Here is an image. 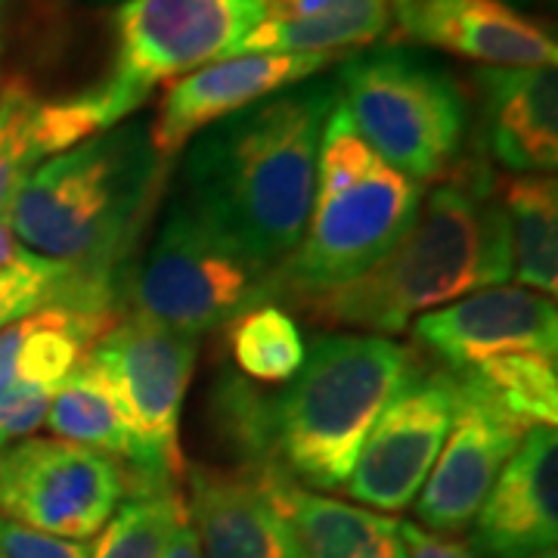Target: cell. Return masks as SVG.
<instances>
[{
	"mask_svg": "<svg viewBox=\"0 0 558 558\" xmlns=\"http://www.w3.org/2000/svg\"><path fill=\"white\" fill-rule=\"evenodd\" d=\"M453 403V373H416L369 428L341 490L373 512H403L413 506L447 440Z\"/></svg>",
	"mask_w": 558,
	"mask_h": 558,
	"instance_id": "8fae6325",
	"label": "cell"
},
{
	"mask_svg": "<svg viewBox=\"0 0 558 558\" xmlns=\"http://www.w3.org/2000/svg\"><path fill=\"white\" fill-rule=\"evenodd\" d=\"M336 60V53H245L208 62L165 90L156 121L149 124L153 146L161 159L171 161L205 128L286 87L317 78Z\"/></svg>",
	"mask_w": 558,
	"mask_h": 558,
	"instance_id": "4fadbf2b",
	"label": "cell"
},
{
	"mask_svg": "<svg viewBox=\"0 0 558 558\" xmlns=\"http://www.w3.org/2000/svg\"><path fill=\"white\" fill-rule=\"evenodd\" d=\"M87 357L109 381L128 428V490L178 487L183 469L180 413L199 357V339L128 314L109 326Z\"/></svg>",
	"mask_w": 558,
	"mask_h": 558,
	"instance_id": "ba28073f",
	"label": "cell"
},
{
	"mask_svg": "<svg viewBox=\"0 0 558 558\" xmlns=\"http://www.w3.org/2000/svg\"><path fill=\"white\" fill-rule=\"evenodd\" d=\"M416 357L385 336H317L299 376L270 395L274 465L307 490H341L381 410L416 376Z\"/></svg>",
	"mask_w": 558,
	"mask_h": 558,
	"instance_id": "277c9868",
	"label": "cell"
},
{
	"mask_svg": "<svg viewBox=\"0 0 558 558\" xmlns=\"http://www.w3.org/2000/svg\"><path fill=\"white\" fill-rule=\"evenodd\" d=\"M481 137L487 153L519 174H553L558 165V78L549 65L475 72Z\"/></svg>",
	"mask_w": 558,
	"mask_h": 558,
	"instance_id": "ac0fdd59",
	"label": "cell"
},
{
	"mask_svg": "<svg viewBox=\"0 0 558 558\" xmlns=\"http://www.w3.org/2000/svg\"><path fill=\"white\" fill-rule=\"evenodd\" d=\"M94 3H124V0H94Z\"/></svg>",
	"mask_w": 558,
	"mask_h": 558,
	"instance_id": "d590c367",
	"label": "cell"
},
{
	"mask_svg": "<svg viewBox=\"0 0 558 558\" xmlns=\"http://www.w3.org/2000/svg\"><path fill=\"white\" fill-rule=\"evenodd\" d=\"M558 357H546L537 351L499 354L459 369L484 398H490L499 410L524 422L527 428L558 422ZM450 373V369H447Z\"/></svg>",
	"mask_w": 558,
	"mask_h": 558,
	"instance_id": "484cf974",
	"label": "cell"
},
{
	"mask_svg": "<svg viewBox=\"0 0 558 558\" xmlns=\"http://www.w3.org/2000/svg\"><path fill=\"white\" fill-rule=\"evenodd\" d=\"M10 7H13V0H0V35H3V20L10 13Z\"/></svg>",
	"mask_w": 558,
	"mask_h": 558,
	"instance_id": "d6a6232c",
	"label": "cell"
},
{
	"mask_svg": "<svg viewBox=\"0 0 558 558\" xmlns=\"http://www.w3.org/2000/svg\"><path fill=\"white\" fill-rule=\"evenodd\" d=\"M190 521L205 558H299L286 515L248 472H190Z\"/></svg>",
	"mask_w": 558,
	"mask_h": 558,
	"instance_id": "d6986e66",
	"label": "cell"
},
{
	"mask_svg": "<svg viewBox=\"0 0 558 558\" xmlns=\"http://www.w3.org/2000/svg\"><path fill=\"white\" fill-rule=\"evenodd\" d=\"M53 304L112 314L119 304V289L81 274L72 264L47 260L20 248L16 258L0 267V329Z\"/></svg>",
	"mask_w": 558,
	"mask_h": 558,
	"instance_id": "cb8c5ba5",
	"label": "cell"
},
{
	"mask_svg": "<svg viewBox=\"0 0 558 558\" xmlns=\"http://www.w3.org/2000/svg\"><path fill=\"white\" fill-rule=\"evenodd\" d=\"M44 422L53 432V438L109 453L119 459L121 465H128L131 459V440H128L119 403L112 398L109 381L102 379V373L90 363V357L81 360L69 373V379L53 391Z\"/></svg>",
	"mask_w": 558,
	"mask_h": 558,
	"instance_id": "d4e9b609",
	"label": "cell"
},
{
	"mask_svg": "<svg viewBox=\"0 0 558 558\" xmlns=\"http://www.w3.org/2000/svg\"><path fill=\"white\" fill-rule=\"evenodd\" d=\"M400 537L407 546V558H472L462 543L438 537L413 521H400Z\"/></svg>",
	"mask_w": 558,
	"mask_h": 558,
	"instance_id": "4dcf8cb0",
	"label": "cell"
},
{
	"mask_svg": "<svg viewBox=\"0 0 558 558\" xmlns=\"http://www.w3.org/2000/svg\"><path fill=\"white\" fill-rule=\"evenodd\" d=\"M286 515L299 558H407L400 521L354 502L323 497L279 472L255 475Z\"/></svg>",
	"mask_w": 558,
	"mask_h": 558,
	"instance_id": "44dd1931",
	"label": "cell"
},
{
	"mask_svg": "<svg viewBox=\"0 0 558 558\" xmlns=\"http://www.w3.org/2000/svg\"><path fill=\"white\" fill-rule=\"evenodd\" d=\"M116 314L53 304L0 329V395L13 385L57 391L109 332Z\"/></svg>",
	"mask_w": 558,
	"mask_h": 558,
	"instance_id": "7402d4cb",
	"label": "cell"
},
{
	"mask_svg": "<svg viewBox=\"0 0 558 558\" xmlns=\"http://www.w3.org/2000/svg\"><path fill=\"white\" fill-rule=\"evenodd\" d=\"M391 35L490 69H556V35L502 0H391Z\"/></svg>",
	"mask_w": 558,
	"mask_h": 558,
	"instance_id": "9a60e30c",
	"label": "cell"
},
{
	"mask_svg": "<svg viewBox=\"0 0 558 558\" xmlns=\"http://www.w3.org/2000/svg\"><path fill=\"white\" fill-rule=\"evenodd\" d=\"M211 425L227 450L240 459L248 475H270L274 465V428L270 395L258 391L233 373H223L211 395Z\"/></svg>",
	"mask_w": 558,
	"mask_h": 558,
	"instance_id": "83f0119b",
	"label": "cell"
},
{
	"mask_svg": "<svg viewBox=\"0 0 558 558\" xmlns=\"http://www.w3.org/2000/svg\"><path fill=\"white\" fill-rule=\"evenodd\" d=\"M339 106L385 165L416 183L444 178L469 131V97L428 53L385 44L341 62Z\"/></svg>",
	"mask_w": 558,
	"mask_h": 558,
	"instance_id": "8992f818",
	"label": "cell"
},
{
	"mask_svg": "<svg viewBox=\"0 0 558 558\" xmlns=\"http://www.w3.org/2000/svg\"><path fill=\"white\" fill-rule=\"evenodd\" d=\"M128 494L119 459L60 438H22L0 447V519L40 534L90 539Z\"/></svg>",
	"mask_w": 558,
	"mask_h": 558,
	"instance_id": "30bf717a",
	"label": "cell"
},
{
	"mask_svg": "<svg viewBox=\"0 0 558 558\" xmlns=\"http://www.w3.org/2000/svg\"><path fill=\"white\" fill-rule=\"evenodd\" d=\"M509 220L512 277L524 289L556 299L558 289V183L549 174H524L499 183Z\"/></svg>",
	"mask_w": 558,
	"mask_h": 558,
	"instance_id": "603a6c76",
	"label": "cell"
},
{
	"mask_svg": "<svg viewBox=\"0 0 558 558\" xmlns=\"http://www.w3.org/2000/svg\"><path fill=\"white\" fill-rule=\"evenodd\" d=\"M527 558H558V556H556V549H543V553H534V556H527Z\"/></svg>",
	"mask_w": 558,
	"mask_h": 558,
	"instance_id": "836d02e7",
	"label": "cell"
},
{
	"mask_svg": "<svg viewBox=\"0 0 558 558\" xmlns=\"http://www.w3.org/2000/svg\"><path fill=\"white\" fill-rule=\"evenodd\" d=\"M264 20L236 44L245 53H336L373 47L391 28V0H260Z\"/></svg>",
	"mask_w": 558,
	"mask_h": 558,
	"instance_id": "ffe728a7",
	"label": "cell"
},
{
	"mask_svg": "<svg viewBox=\"0 0 558 558\" xmlns=\"http://www.w3.org/2000/svg\"><path fill=\"white\" fill-rule=\"evenodd\" d=\"M457 403L447 440L416 497V515L432 534L465 531L509 457L519 450L527 425L499 410L469 379L453 373Z\"/></svg>",
	"mask_w": 558,
	"mask_h": 558,
	"instance_id": "7c38bea8",
	"label": "cell"
},
{
	"mask_svg": "<svg viewBox=\"0 0 558 558\" xmlns=\"http://www.w3.org/2000/svg\"><path fill=\"white\" fill-rule=\"evenodd\" d=\"M413 339L450 373L481 360L537 351L558 357L556 301L524 286H494L428 311L413 323Z\"/></svg>",
	"mask_w": 558,
	"mask_h": 558,
	"instance_id": "5bb4252c",
	"label": "cell"
},
{
	"mask_svg": "<svg viewBox=\"0 0 558 558\" xmlns=\"http://www.w3.org/2000/svg\"><path fill=\"white\" fill-rule=\"evenodd\" d=\"M270 299H277V270L208 230L180 196L168 205L146 258L124 274L119 289L131 314L193 339Z\"/></svg>",
	"mask_w": 558,
	"mask_h": 558,
	"instance_id": "52a82bcc",
	"label": "cell"
},
{
	"mask_svg": "<svg viewBox=\"0 0 558 558\" xmlns=\"http://www.w3.org/2000/svg\"><path fill=\"white\" fill-rule=\"evenodd\" d=\"M0 553L3 558H90L94 546L87 539L53 537L0 519Z\"/></svg>",
	"mask_w": 558,
	"mask_h": 558,
	"instance_id": "f546056e",
	"label": "cell"
},
{
	"mask_svg": "<svg viewBox=\"0 0 558 558\" xmlns=\"http://www.w3.org/2000/svg\"><path fill=\"white\" fill-rule=\"evenodd\" d=\"M336 102V81L311 78L205 128L186 143L180 199L208 230L279 270L311 218L319 143Z\"/></svg>",
	"mask_w": 558,
	"mask_h": 558,
	"instance_id": "6da1fadb",
	"label": "cell"
},
{
	"mask_svg": "<svg viewBox=\"0 0 558 558\" xmlns=\"http://www.w3.org/2000/svg\"><path fill=\"white\" fill-rule=\"evenodd\" d=\"M260 20V0H124L112 16L116 57L102 87L128 119L153 87L233 57Z\"/></svg>",
	"mask_w": 558,
	"mask_h": 558,
	"instance_id": "9c48e42d",
	"label": "cell"
},
{
	"mask_svg": "<svg viewBox=\"0 0 558 558\" xmlns=\"http://www.w3.org/2000/svg\"><path fill=\"white\" fill-rule=\"evenodd\" d=\"M418 205L422 183L385 165L336 102L319 143L311 218L277 270V295L299 307L357 279L407 233Z\"/></svg>",
	"mask_w": 558,
	"mask_h": 558,
	"instance_id": "5b68a950",
	"label": "cell"
},
{
	"mask_svg": "<svg viewBox=\"0 0 558 558\" xmlns=\"http://www.w3.org/2000/svg\"><path fill=\"white\" fill-rule=\"evenodd\" d=\"M161 558H205L202 556L199 537H196V527H193L190 512H186V499H183V506H180L178 521H174V527H171V534H168V543H165V549H161Z\"/></svg>",
	"mask_w": 558,
	"mask_h": 558,
	"instance_id": "1f68e13d",
	"label": "cell"
},
{
	"mask_svg": "<svg viewBox=\"0 0 558 558\" xmlns=\"http://www.w3.org/2000/svg\"><path fill=\"white\" fill-rule=\"evenodd\" d=\"M512 279L509 220L487 165L462 161L438 183L385 258L357 279L304 301L314 323L391 336L447 301Z\"/></svg>",
	"mask_w": 558,
	"mask_h": 558,
	"instance_id": "7a4b0ae2",
	"label": "cell"
},
{
	"mask_svg": "<svg viewBox=\"0 0 558 558\" xmlns=\"http://www.w3.org/2000/svg\"><path fill=\"white\" fill-rule=\"evenodd\" d=\"M0 558H3V553H0Z\"/></svg>",
	"mask_w": 558,
	"mask_h": 558,
	"instance_id": "8d00e7d4",
	"label": "cell"
},
{
	"mask_svg": "<svg viewBox=\"0 0 558 558\" xmlns=\"http://www.w3.org/2000/svg\"><path fill=\"white\" fill-rule=\"evenodd\" d=\"M502 3H509V7H515V3H531V0H502Z\"/></svg>",
	"mask_w": 558,
	"mask_h": 558,
	"instance_id": "e575fe53",
	"label": "cell"
},
{
	"mask_svg": "<svg viewBox=\"0 0 558 558\" xmlns=\"http://www.w3.org/2000/svg\"><path fill=\"white\" fill-rule=\"evenodd\" d=\"M472 531L481 558H527L556 549L558 537V438L556 428L534 425L502 465Z\"/></svg>",
	"mask_w": 558,
	"mask_h": 558,
	"instance_id": "2e32d148",
	"label": "cell"
},
{
	"mask_svg": "<svg viewBox=\"0 0 558 558\" xmlns=\"http://www.w3.org/2000/svg\"><path fill=\"white\" fill-rule=\"evenodd\" d=\"M230 354L242 376L289 385L299 376L307 348L292 314L279 304H258L230 323Z\"/></svg>",
	"mask_w": 558,
	"mask_h": 558,
	"instance_id": "4316f807",
	"label": "cell"
},
{
	"mask_svg": "<svg viewBox=\"0 0 558 558\" xmlns=\"http://www.w3.org/2000/svg\"><path fill=\"white\" fill-rule=\"evenodd\" d=\"M183 494L178 487L143 490L121 502L106 521L90 558H161L168 534L178 521Z\"/></svg>",
	"mask_w": 558,
	"mask_h": 558,
	"instance_id": "f1b7e54d",
	"label": "cell"
},
{
	"mask_svg": "<svg viewBox=\"0 0 558 558\" xmlns=\"http://www.w3.org/2000/svg\"><path fill=\"white\" fill-rule=\"evenodd\" d=\"M121 121L124 112L102 84L60 100H40L25 81H7L0 87V220H7L13 196L40 161Z\"/></svg>",
	"mask_w": 558,
	"mask_h": 558,
	"instance_id": "e0dca14e",
	"label": "cell"
},
{
	"mask_svg": "<svg viewBox=\"0 0 558 558\" xmlns=\"http://www.w3.org/2000/svg\"><path fill=\"white\" fill-rule=\"evenodd\" d=\"M165 165L146 121L116 124L40 161L7 211L10 233L32 255L121 289V270L159 199Z\"/></svg>",
	"mask_w": 558,
	"mask_h": 558,
	"instance_id": "3957f363",
	"label": "cell"
}]
</instances>
